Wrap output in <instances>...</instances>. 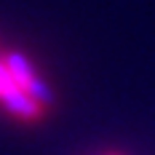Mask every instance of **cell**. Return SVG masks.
<instances>
[{
  "label": "cell",
  "mask_w": 155,
  "mask_h": 155,
  "mask_svg": "<svg viewBox=\"0 0 155 155\" xmlns=\"http://www.w3.org/2000/svg\"><path fill=\"white\" fill-rule=\"evenodd\" d=\"M3 62H5V67H8L11 78H14V83L19 86V88H24V91L40 78L38 72H35V67L30 64V59H27L24 54H19V51H8Z\"/></svg>",
  "instance_id": "2"
},
{
  "label": "cell",
  "mask_w": 155,
  "mask_h": 155,
  "mask_svg": "<svg viewBox=\"0 0 155 155\" xmlns=\"http://www.w3.org/2000/svg\"><path fill=\"white\" fill-rule=\"evenodd\" d=\"M11 86H16L14 78H11V72H8V67H5V62H0V96L8 91Z\"/></svg>",
  "instance_id": "3"
},
{
  "label": "cell",
  "mask_w": 155,
  "mask_h": 155,
  "mask_svg": "<svg viewBox=\"0 0 155 155\" xmlns=\"http://www.w3.org/2000/svg\"><path fill=\"white\" fill-rule=\"evenodd\" d=\"M0 102H3V107L8 110L11 115H16L19 120H27V123H38L46 115V107L40 102H35L30 94L24 88H19V86H11L8 91L0 96Z\"/></svg>",
  "instance_id": "1"
}]
</instances>
